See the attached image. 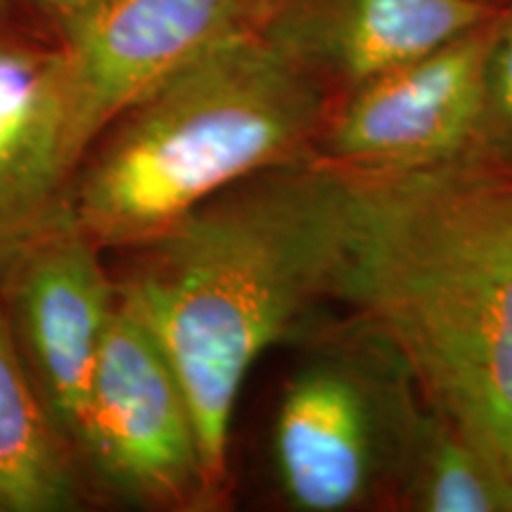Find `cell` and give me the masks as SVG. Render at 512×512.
I'll return each mask as SVG.
<instances>
[{"label": "cell", "mask_w": 512, "mask_h": 512, "mask_svg": "<svg viewBox=\"0 0 512 512\" xmlns=\"http://www.w3.org/2000/svg\"><path fill=\"white\" fill-rule=\"evenodd\" d=\"M356 183L299 157L197 204L131 249L119 294L159 337L188 392L211 508L226 498L233 413L249 370L328 297H339Z\"/></svg>", "instance_id": "6da1fadb"}, {"label": "cell", "mask_w": 512, "mask_h": 512, "mask_svg": "<svg viewBox=\"0 0 512 512\" xmlns=\"http://www.w3.org/2000/svg\"><path fill=\"white\" fill-rule=\"evenodd\" d=\"M354 174L339 299L512 479V164Z\"/></svg>", "instance_id": "7a4b0ae2"}, {"label": "cell", "mask_w": 512, "mask_h": 512, "mask_svg": "<svg viewBox=\"0 0 512 512\" xmlns=\"http://www.w3.org/2000/svg\"><path fill=\"white\" fill-rule=\"evenodd\" d=\"M320 76L268 29L207 50L102 131L74 183V223L136 249L216 192L306 157L328 124Z\"/></svg>", "instance_id": "3957f363"}, {"label": "cell", "mask_w": 512, "mask_h": 512, "mask_svg": "<svg viewBox=\"0 0 512 512\" xmlns=\"http://www.w3.org/2000/svg\"><path fill=\"white\" fill-rule=\"evenodd\" d=\"M394 349H339L287 382L273 427L283 494L306 512L361 508L387 482H401L422 413Z\"/></svg>", "instance_id": "277c9868"}, {"label": "cell", "mask_w": 512, "mask_h": 512, "mask_svg": "<svg viewBox=\"0 0 512 512\" xmlns=\"http://www.w3.org/2000/svg\"><path fill=\"white\" fill-rule=\"evenodd\" d=\"M79 458L147 508H211L188 392L159 337L119 294L95 363Z\"/></svg>", "instance_id": "5b68a950"}, {"label": "cell", "mask_w": 512, "mask_h": 512, "mask_svg": "<svg viewBox=\"0 0 512 512\" xmlns=\"http://www.w3.org/2000/svg\"><path fill=\"white\" fill-rule=\"evenodd\" d=\"M496 17L420 60L351 88L349 100L320 133L323 159L356 174H394L475 157Z\"/></svg>", "instance_id": "8992f818"}, {"label": "cell", "mask_w": 512, "mask_h": 512, "mask_svg": "<svg viewBox=\"0 0 512 512\" xmlns=\"http://www.w3.org/2000/svg\"><path fill=\"white\" fill-rule=\"evenodd\" d=\"M102 252L72 219L0 273V306L19 356L76 456L100 344L119 302Z\"/></svg>", "instance_id": "52a82bcc"}, {"label": "cell", "mask_w": 512, "mask_h": 512, "mask_svg": "<svg viewBox=\"0 0 512 512\" xmlns=\"http://www.w3.org/2000/svg\"><path fill=\"white\" fill-rule=\"evenodd\" d=\"M275 15L273 0H112L64 19L60 48L83 138L93 147L147 91Z\"/></svg>", "instance_id": "ba28073f"}, {"label": "cell", "mask_w": 512, "mask_h": 512, "mask_svg": "<svg viewBox=\"0 0 512 512\" xmlns=\"http://www.w3.org/2000/svg\"><path fill=\"white\" fill-rule=\"evenodd\" d=\"M88 152L57 46L34 74L0 86V273L74 219V183Z\"/></svg>", "instance_id": "9c48e42d"}, {"label": "cell", "mask_w": 512, "mask_h": 512, "mask_svg": "<svg viewBox=\"0 0 512 512\" xmlns=\"http://www.w3.org/2000/svg\"><path fill=\"white\" fill-rule=\"evenodd\" d=\"M494 17L482 0H290L266 29L318 76L356 88Z\"/></svg>", "instance_id": "30bf717a"}, {"label": "cell", "mask_w": 512, "mask_h": 512, "mask_svg": "<svg viewBox=\"0 0 512 512\" xmlns=\"http://www.w3.org/2000/svg\"><path fill=\"white\" fill-rule=\"evenodd\" d=\"M79 463L38 396L0 306V512L76 510Z\"/></svg>", "instance_id": "8fae6325"}, {"label": "cell", "mask_w": 512, "mask_h": 512, "mask_svg": "<svg viewBox=\"0 0 512 512\" xmlns=\"http://www.w3.org/2000/svg\"><path fill=\"white\" fill-rule=\"evenodd\" d=\"M401 489L413 510L512 512L508 472L434 408L418 422Z\"/></svg>", "instance_id": "7c38bea8"}, {"label": "cell", "mask_w": 512, "mask_h": 512, "mask_svg": "<svg viewBox=\"0 0 512 512\" xmlns=\"http://www.w3.org/2000/svg\"><path fill=\"white\" fill-rule=\"evenodd\" d=\"M512 157V12L496 17L486 55V114L475 157Z\"/></svg>", "instance_id": "4fadbf2b"}, {"label": "cell", "mask_w": 512, "mask_h": 512, "mask_svg": "<svg viewBox=\"0 0 512 512\" xmlns=\"http://www.w3.org/2000/svg\"><path fill=\"white\" fill-rule=\"evenodd\" d=\"M60 38L50 43L31 27L15 0H0V86L41 69L55 55Z\"/></svg>", "instance_id": "5bb4252c"}, {"label": "cell", "mask_w": 512, "mask_h": 512, "mask_svg": "<svg viewBox=\"0 0 512 512\" xmlns=\"http://www.w3.org/2000/svg\"><path fill=\"white\" fill-rule=\"evenodd\" d=\"M34 8L48 12L50 17L57 19V22H64V19L83 15V12H91L95 8H102V5L112 3V0H27Z\"/></svg>", "instance_id": "9a60e30c"}, {"label": "cell", "mask_w": 512, "mask_h": 512, "mask_svg": "<svg viewBox=\"0 0 512 512\" xmlns=\"http://www.w3.org/2000/svg\"><path fill=\"white\" fill-rule=\"evenodd\" d=\"M273 3H275V8H278V15H280V12L287 8V3H290V0H273ZM278 15H275V17H278Z\"/></svg>", "instance_id": "2e32d148"}]
</instances>
